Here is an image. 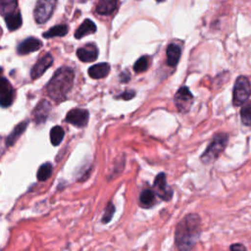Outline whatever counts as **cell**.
I'll list each match as a JSON object with an SVG mask.
<instances>
[{"mask_svg":"<svg viewBox=\"0 0 251 251\" xmlns=\"http://www.w3.org/2000/svg\"><path fill=\"white\" fill-rule=\"evenodd\" d=\"M202 232L201 218L198 214L185 215L176 226L175 245L177 251H191Z\"/></svg>","mask_w":251,"mask_h":251,"instance_id":"cell-1","label":"cell"},{"mask_svg":"<svg viewBox=\"0 0 251 251\" xmlns=\"http://www.w3.org/2000/svg\"><path fill=\"white\" fill-rule=\"evenodd\" d=\"M75 73L69 67L58 69L46 85L48 96L55 102L61 103L68 97L74 84Z\"/></svg>","mask_w":251,"mask_h":251,"instance_id":"cell-2","label":"cell"},{"mask_svg":"<svg viewBox=\"0 0 251 251\" xmlns=\"http://www.w3.org/2000/svg\"><path fill=\"white\" fill-rule=\"evenodd\" d=\"M228 143V134L226 132H218L214 134L211 142L200 156V161L204 165L214 163L225 151Z\"/></svg>","mask_w":251,"mask_h":251,"instance_id":"cell-3","label":"cell"},{"mask_svg":"<svg viewBox=\"0 0 251 251\" xmlns=\"http://www.w3.org/2000/svg\"><path fill=\"white\" fill-rule=\"evenodd\" d=\"M251 96V83L247 76L239 75L237 76L233 91H232V104L234 107L242 106L245 102L249 100Z\"/></svg>","mask_w":251,"mask_h":251,"instance_id":"cell-4","label":"cell"},{"mask_svg":"<svg viewBox=\"0 0 251 251\" xmlns=\"http://www.w3.org/2000/svg\"><path fill=\"white\" fill-rule=\"evenodd\" d=\"M193 95L186 86L179 87L174 97V102L176 107V110L181 114L189 112L193 104Z\"/></svg>","mask_w":251,"mask_h":251,"instance_id":"cell-5","label":"cell"},{"mask_svg":"<svg viewBox=\"0 0 251 251\" xmlns=\"http://www.w3.org/2000/svg\"><path fill=\"white\" fill-rule=\"evenodd\" d=\"M152 188L156 195L164 201H170L173 198L174 191L167 182V176L165 173H159L156 176Z\"/></svg>","mask_w":251,"mask_h":251,"instance_id":"cell-6","label":"cell"},{"mask_svg":"<svg viewBox=\"0 0 251 251\" xmlns=\"http://www.w3.org/2000/svg\"><path fill=\"white\" fill-rule=\"evenodd\" d=\"M55 0H38L34 9V19L37 24L47 22L54 10Z\"/></svg>","mask_w":251,"mask_h":251,"instance_id":"cell-7","label":"cell"},{"mask_svg":"<svg viewBox=\"0 0 251 251\" xmlns=\"http://www.w3.org/2000/svg\"><path fill=\"white\" fill-rule=\"evenodd\" d=\"M89 120V112L86 109L82 108H74L70 110L65 118V121L68 124L73 125L75 127H85Z\"/></svg>","mask_w":251,"mask_h":251,"instance_id":"cell-8","label":"cell"},{"mask_svg":"<svg viewBox=\"0 0 251 251\" xmlns=\"http://www.w3.org/2000/svg\"><path fill=\"white\" fill-rule=\"evenodd\" d=\"M51 109H52V106L49 101L45 99L41 100L40 102L37 103V105L34 107V109L31 112L32 121L36 125L44 124L51 112Z\"/></svg>","mask_w":251,"mask_h":251,"instance_id":"cell-9","label":"cell"},{"mask_svg":"<svg viewBox=\"0 0 251 251\" xmlns=\"http://www.w3.org/2000/svg\"><path fill=\"white\" fill-rule=\"evenodd\" d=\"M14 101V88L6 77H2L0 81V104L2 108H7Z\"/></svg>","mask_w":251,"mask_h":251,"instance_id":"cell-10","label":"cell"},{"mask_svg":"<svg viewBox=\"0 0 251 251\" xmlns=\"http://www.w3.org/2000/svg\"><path fill=\"white\" fill-rule=\"evenodd\" d=\"M53 64V57L51 54H45L42 58H40L35 65L32 67L30 72V76L32 79H36L41 76L47 69H49Z\"/></svg>","mask_w":251,"mask_h":251,"instance_id":"cell-11","label":"cell"},{"mask_svg":"<svg viewBox=\"0 0 251 251\" xmlns=\"http://www.w3.org/2000/svg\"><path fill=\"white\" fill-rule=\"evenodd\" d=\"M76 56L82 62H94L98 57V49L95 44L88 43L76 50Z\"/></svg>","mask_w":251,"mask_h":251,"instance_id":"cell-12","label":"cell"},{"mask_svg":"<svg viewBox=\"0 0 251 251\" xmlns=\"http://www.w3.org/2000/svg\"><path fill=\"white\" fill-rule=\"evenodd\" d=\"M42 41L36 37H27L18 45V53L25 55L30 52L37 51L41 48Z\"/></svg>","mask_w":251,"mask_h":251,"instance_id":"cell-13","label":"cell"},{"mask_svg":"<svg viewBox=\"0 0 251 251\" xmlns=\"http://www.w3.org/2000/svg\"><path fill=\"white\" fill-rule=\"evenodd\" d=\"M27 126H28V121H22L16 126H14L12 131L5 138L6 147L13 146L16 143V141L19 139V137L25 131Z\"/></svg>","mask_w":251,"mask_h":251,"instance_id":"cell-14","label":"cell"},{"mask_svg":"<svg viewBox=\"0 0 251 251\" xmlns=\"http://www.w3.org/2000/svg\"><path fill=\"white\" fill-rule=\"evenodd\" d=\"M111 67L108 63H99L91 66L88 69V75L94 79H100L107 76L110 73Z\"/></svg>","mask_w":251,"mask_h":251,"instance_id":"cell-15","label":"cell"},{"mask_svg":"<svg viewBox=\"0 0 251 251\" xmlns=\"http://www.w3.org/2000/svg\"><path fill=\"white\" fill-rule=\"evenodd\" d=\"M138 200L142 208H151L156 204V193L153 188H145L140 192Z\"/></svg>","mask_w":251,"mask_h":251,"instance_id":"cell-16","label":"cell"},{"mask_svg":"<svg viewBox=\"0 0 251 251\" xmlns=\"http://www.w3.org/2000/svg\"><path fill=\"white\" fill-rule=\"evenodd\" d=\"M96 31V25L95 24L89 20V19H86L82 22V24L78 26V28L75 30V37L79 39L85 35H88V34H91V33H94Z\"/></svg>","mask_w":251,"mask_h":251,"instance_id":"cell-17","label":"cell"},{"mask_svg":"<svg viewBox=\"0 0 251 251\" xmlns=\"http://www.w3.org/2000/svg\"><path fill=\"white\" fill-rule=\"evenodd\" d=\"M180 47L176 44H170L167 48V63L171 67H175L180 58Z\"/></svg>","mask_w":251,"mask_h":251,"instance_id":"cell-18","label":"cell"},{"mask_svg":"<svg viewBox=\"0 0 251 251\" xmlns=\"http://www.w3.org/2000/svg\"><path fill=\"white\" fill-rule=\"evenodd\" d=\"M118 0H99L96 11L101 15H111L117 8Z\"/></svg>","mask_w":251,"mask_h":251,"instance_id":"cell-19","label":"cell"},{"mask_svg":"<svg viewBox=\"0 0 251 251\" xmlns=\"http://www.w3.org/2000/svg\"><path fill=\"white\" fill-rule=\"evenodd\" d=\"M5 23L9 30H16L22 26L23 20L20 13H13L4 17Z\"/></svg>","mask_w":251,"mask_h":251,"instance_id":"cell-20","label":"cell"},{"mask_svg":"<svg viewBox=\"0 0 251 251\" xmlns=\"http://www.w3.org/2000/svg\"><path fill=\"white\" fill-rule=\"evenodd\" d=\"M65 130L60 126H55L50 129V142L53 146H58L63 141Z\"/></svg>","mask_w":251,"mask_h":251,"instance_id":"cell-21","label":"cell"},{"mask_svg":"<svg viewBox=\"0 0 251 251\" xmlns=\"http://www.w3.org/2000/svg\"><path fill=\"white\" fill-rule=\"evenodd\" d=\"M52 173H53L52 164L49 162H46L38 168L36 173V177L39 181H45L52 176Z\"/></svg>","mask_w":251,"mask_h":251,"instance_id":"cell-22","label":"cell"},{"mask_svg":"<svg viewBox=\"0 0 251 251\" xmlns=\"http://www.w3.org/2000/svg\"><path fill=\"white\" fill-rule=\"evenodd\" d=\"M240 120L242 125L251 126V100H248L241 106Z\"/></svg>","mask_w":251,"mask_h":251,"instance_id":"cell-23","label":"cell"},{"mask_svg":"<svg viewBox=\"0 0 251 251\" xmlns=\"http://www.w3.org/2000/svg\"><path fill=\"white\" fill-rule=\"evenodd\" d=\"M68 33V26L64 24L55 25L43 33V37L51 38L56 36H65Z\"/></svg>","mask_w":251,"mask_h":251,"instance_id":"cell-24","label":"cell"},{"mask_svg":"<svg viewBox=\"0 0 251 251\" xmlns=\"http://www.w3.org/2000/svg\"><path fill=\"white\" fill-rule=\"evenodd\" d=\"M18 6L17 0H0V8L2 16L13 14Z\"/></svg>","mask_w":251,"mask_h":251,"instance_id":"cell-25","label":"cell"},{"mask_svg":"<svg viewBox=\"0 0 251 251\" xmlns=\"http://www.w3.org/2000/svg\"><path fill=\"white\" fill-rule=\"evenodd\" d=\"M116 212V207L114 205V203L112 201H109L104 209V212H103V216H102V219H101V222L102 224L106 225L108 224L109 222L112 221L113 219V216Z\"/></svg>","mask_w":251,"mask_h":251,"instance_id":"cell-26","label":"cell"},{"mask_svg":"<svg viewBox=\"0 0 251 251\" xmlns=\"http://www.w3.org/2000/svg\"><path fill=\"white\" fill-rule=\"evenodd\" d=\"M148 68V58L143 56L140 57L134 64L133 66V70L135 73H142L145 72Z\"/></svg>","mask_w":251,"mask_h":251,"instance_id":"cell-27","label":"cell"},{"mask_svg":"<svg viewBox=\"0 0 251 251\" xmlns=\"http://www.w3.org/2000/svg\"><path fill=\"white\" fill-rule=\"evenodd\" d=\"M135 96V92L133 90H126L120 95H118L116 98L118 99H124V100H130Z\"/></svg>","mask_w":251,"mask_h":251,"instance_id":"cell-28","label":"cell"},{"mask_svg":"<svg viewBox=\"0 0 251 251\" xmlns=\"http://www.w3.org/2000/svg\"><path fill=\"white\" fill-rule=\"evenodd\" d=\"M229 251H247L242 243H233L229 246Z\"/></svg>","mask_w":251,"mask_h":251,"instance_id":"cell-29","label":"cell"},{"mask_svg":"<svg viewBox=\"0 0 251 251\" xmlns=\"http://www.w3.org/2000/svg\"><path fill=\"white\" fill-rule=\"evenodd\" d=\"M120 78H121V81L122 82H127L129 80V75L126 72L122 73L121 75H120Z\"/></svg>","mask_w":251,"mask_h":251,"instance_id":"cell-30","label":"cell"},{"mask_svg":"<svg viewBox=\"0 0 251 251\" xmlns=\"http://www.w3.org/2000/svg\"><path fill=\"white\" fill-rule=\"evenodd\" d=\"M157 1H159V2H161V1H164V0H157Z\"/></svg>","mask_w":251,"mask_h":251,"instance_id":"cell-31","label":"cell"}]
</instances>
